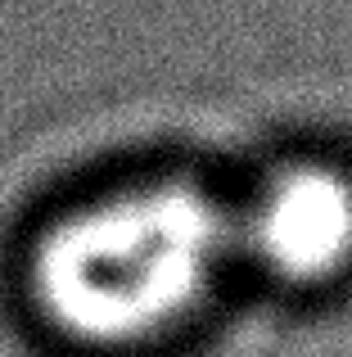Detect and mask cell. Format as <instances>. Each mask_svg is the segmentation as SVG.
I'll return each instance as SVG.
<instances>
[{
	"mask_svg": "<svg viewBox=\"0 0 352 357\" xmlns=\"http://www.w3.org/2000/svg\"><path fill=\"white\" fill-rule=\"evenodd\" d=\"M235 280L230 195L185 176L90 195L32 249L41 321L99 357H150L190 340Z\"/></svg>",
	"mask_w": 352,
	"mask_h": 357,
	"instance_id": "1",
	"label": "cell"
},
{
	"mask_svg": "<svg viewBox=\"0 0 352 357\" xmlns=\"http://www.w3.org/2000/svg\"><path fill=\"white\" fill-rule=\"evenodd\" d=\"M239 276L294 303L352 294V154L294 145L230 195Z\"/></svg>",
	"mask_w": 352,
	"mask_h": 357,
	"instance_id": "2",
	"label": "cell"
}]
</instances>
